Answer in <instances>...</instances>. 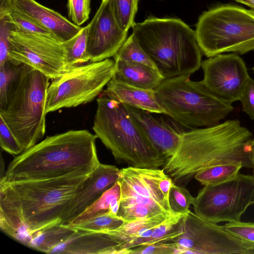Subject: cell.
I'll return each instance as SVG.
<instances>
[{
  "instance_id": "28",
  "label": "cell",
  "mask_w": 254,
  "mask_h": 254,
  "mask_svg": "<svg viewBox=\"0 0 254 254\" xmlns=\"http://www.w3.org/2000/svg\"><path fill=\"white\" fill-rule=\"evenodd\" d=\"M0 10L8 12L12 20L20 30L35 34L54 36L48 30L20 10L14 5L12 0H0Z\"/></svg>"
},
{
  "instance_id": "9",
  "label": "cell",
  "mask_w": 254,
  "mask_h": 254,
  "mask_svg": "<svg viewBox=\"0 0 254 254\" xmlns=\"http://www.w3.org/2000/svg\"><path fill=\"white\" fill-rule=\"evenodd\" d=\"M121 170L118 182L121 194L117 216L124 223L178 215L172 211L169 201L174 182L163 169L129 166Z\"/></svg>"
},
{
  "instance_id": "41",
  "label": "cell",
  "mask_w": 254,
  "mask_h": 254,
  "mask_svg": "<svg viewBox=\"0 0 254 254\" xmlns=\"http://www.w3.org/2000/svg\"><path fill=\"white\" fill-rule=\"evenodd\" d=\"M252 163H253V168L254 170V152L253 153V157H252Z\"/></svg>"
},
{
  "instance_id": "22",
  "label": "cell",
  "mask_w": 254,
  "mask_h": 254,
  "mask_svg": "<svg viewBox=\"0 0 254 254\" xmlns=\"http://www.w3.org/2000/svg\"><path fill=\"white\" fill-rule=\"evenodd\" d=\"M77 230L68 224L60 223L34 234L26 247L48 254L54 247L68 240Z\"/></svg>"
},
{
  "instance_id": "29",
  "label": "cell",
  "mask_w": 254,
  "mask_h": 254,
  "mask_svg": "<svg viewBox=\"0 0 254 254\" xmlns=\"http://www.w3.org/2000/svg\"><path fill=\"white\" fill-rule=\"evenodd\" d=\"M113 58L115 61L140 63L157 69L153 61L132 34L127 38Z\"/></svg>"
},
{
  "instance_id": "37",
  "label": "cell",
  "mask_w": 254,
  "mask_h": 254,
  "mask_svg": "<svg viewBox=\"0 0 254 254\" xmlns=\"http://www.w3.org/2000/svg\"><path fill=\"white\" fill-rule=\"evenodd\" d=\"M230 234L238 238L254 243V223L240 221L228 222L223 225Z\"/></svg>"
},
{
  "instance_id": "6",
  "label": "cell",
  "mask_w": 254,
  "mask_h": 254,
  "mask_svg": "<svg viewBox=\"0 0 254 254\" xmlns=\"http://www.w3.org/2000/svg\"><path fill=\"white\" fill-rule=\"evenodd\" d=\"M190 75L164 79L155 89L156 100L166 115L181 126L197 128L220 124L234 109Z\"/></svg>"
},
{
  "instance_id": "11",
  "label": "cell",
  "mask_w": 254,
  "mask_h": 254,
  "mask_svg": "<svg viewBox=\"0 0 254 254\" xmlns=\"http://www.w3.org/2000/svg\"><path fill=\"white\" fill-rule=\"evenodd\" d=\"M254 204V176L241 173L234 179L204 186L193 204L194 213L209 221H241L247 208Z\"/></svg>"
},
{
  "instance_id": "24",
  "label": "cell",
  "mask_w": 254,
  "mask_h": 254,
  "mask_svg": "<svg viewBox=\"0 0 254 254\" xmlns=\"http://www.w3.org/2000/svg\"><path fill=\"white\" fill-rule=\"evenodd\" d=\"M87 30L86 25L75 36L63 43L65 71L90 62L86 53Z\"/></svg>"
},
{
  "instance_id": "1",
  "label": "cell",
  "mask_w": 254,
  "mask_h": 254,
  "mask_svg": "<svg viewBox=\"0 0 254 254\" xmlns=\"http://www.w3.org/2000/svg\"><path fill=\"white\" fill-rule=\"evenodd\" d=\"M89 174L45 180L0 181V229L27 246L32 236L62 223L71 200Z\"/></svg>"
},
{
  "instance_id": "8",
  "label": "cell",
  "mask_w": 254,
  "mask_h": 254,
  "mask_svg": "<svg viewBox=\"0 0 254 254\" xmlns=\"http://www.w3.org/2000/svg\"><path fill=\"white\" fill-rule=\"evenodd\" d=\"M195 35L207 58L233 52L244 54L254 47V10L222 4L203 12L195 27Z\"/></svg>"
},
{
  "instance_id": "32",
  "label": "cell",
  "mask_w": 254,
  "mask_h": 254,
  "mask_svg": "<svg viewBox=\"0 0 254 254\" xmlns=\"http://www.w3.org/2000/svg\"><path fill=\"white\" fill-rule=\"evenodd\" d=\"M195 200L190 191L183 186L172 185L169 194V204L172 211L178 214H185L189 211L191 204Z\"/></svg>"
},
{
  "instance_id": "7",
  "label": "cell",
  "mask_w": 254,
  "mask_h": 254,
  "mask_svg": "<svg viewBox=\"0 0 254 254\" xmlns=\"http://www.w3.org/2000/svg\"><path fill=\"white\" fill-rule=\"evenodd\" d=\"M50 79L24 64L9 96L2 118L24 151L43 138L46 132V105Z\"/></svg>"
},
{
  "instance_id": "14",
  "label": "cell",
  "mask_w": 254,
  "mask_h": 254,
  "mask_svg": "<svg viewBox=\"0 0 254 254\" xmlns=\"http://www.w3.org/2000/svg\"><path fill=\"white\" fill-rule=\"evenodd\" d=\"M201 80L221 99L232 103L239 101L250 76L244 60L237 54H220L201 62Z\"/></svg>"
},
{
  "instance_id": "12",
  "label": "cell",
  "mask_w": 254,
  "mask_h": 254,
  "mask_svg": "<svg viewBox=\"0 0 254 254\" xmlns=\"http://www.w3.org/2000/svg\"><path fill=\"white\" fill-rule=\"evenodd\" d=\"M171 242L178 246L181 254H254V243L238 238L224 226L202 218L190 210L185 215L182 233Z\"/></svg>"
},
{
  "instance_id": "15",
  "label": "cell",
  "mask_w": 254,
  "mask_h": 254,
  "mask_svg": "<svg viewBox=\"0 0 254 254\" xmlns=\"http://www.w3.org/2000/svg\"><path fill=\"white\" fill-rule=\"evenodd\" d=\"M87 26L86 53L90 62L113 57L127 39V31L117 23L105 0H101Z\"/></svg>"
},
{
  "instance_id": "38",
  "label": "cell",
  "mask_w": 254,
  "mask_h": 254,
  "mask_svg": "<svg viewBox=\"0 0 254 254\" xmlns=\"http://www.w3.org/2000/svg\"><path fill=\"white\" fill-rule=\"evenodd\" d=\"M242 110L250 119L254 120V80L250 76L239 99Z\"/></svg>"
},
{
  "instance_id": "40",
  "label": "cell",
  "mask_w": 254,
  "mask_h": 254,
  "mask_svg": "<svg viewBox=\"0 0 254 254\" xmlns=\"http://www.w3.org/2000/svg\"><path fill=\"white\" fill-rule=\"evenodd\" d=\"M0 179H2L4 175H5V173H4V160L2 158V154H1H1H0Z\"/></svg>"
},
{
  "instance_id": "19",
  "label": "cell",
  "mask_w": 254,
  "mask_h": 254,
  "mask_svg": "<svg viewBox=\"0 0 254 254\" xmlns=\"http://www.w3.org/2000/svg\"><path fill=\"white\" fill-rule=\"evenodd\" d=\"M120 243L108 232L77 231L48 254H118Z\"/></svg>"
},
{
  "instance_id": "21",
  "label": "cell",
  "mask_w": 254,
  "mask_h": 254,
  "mask_svg": "<svg viewBox=\"0 0 254 254\" xmlns=\"http://www.w3.org/2000/svg\"><path fill=\"white\" fill-rule=\"evenodd\" d=\"M115 62L113 77L129 85L155 90L165 79L157 69L146 64L122 61Z\"/></svg>"
},
{
  "instance_id": "5",
  "label": "cell",
  "mask_w": 254,
  "mask_h": 254,
  "mask_svg": "<svg viewBox=\"0 0 254 254\" xmlns=\"http://www.w3.org/2000/svg\"><path fill=\"white\" fill-rule=\"evenodd\" d=\"M97 103L92 129L117 161L144 168L164 165L166 159L141 133L124 104L104 91Z\"/></svg>"
},
{
  "instance_id": "18",
  "label": "cell",
  "mask_w": 254,
  "mask_h": 254,
  "mask_svg": "<svg viewBox=\"0 0 254 254\" xmlns=\"http://www.w3.org/2000/svg\"><path fill=\"white\" fill-rule=\"evenodd\" d=\"M22 12L48 30L57 39L65 42L81 30L59 12L46 7L36 0H12Z\"/></svg>"
},
{
  "instance_id": "39",
  "label": "cell",
  "mask_w": 254,
  "mask_h": 254,
  "mask_svg": "<svg viewBox=\"0 0 254 254\" xmlns=\"http://www.w3.org/2000/svg\"><path fill=\"white\" fill-rule=\"evenodd\" d=\"M237 2L245 4L254 10V0H234Z\"/></svg>"
},
{
  "instance_id": "4",
  "label": "cell",
  "mask_w": 254,
  "mask_h": 254,
  "mask_svg": "<svg viewBox=\"0 0 254 254\" xmlns=\"http://www.w3.org/2000/svg\"><path fill=\"white\" fill-rule=\"evenodd\" d=\"M132 34L163 77L190 75L201 67L195 31L180 19L149 17L134 23Z\"/></svg>"
},
{
  "instance_id": "26",
  "label": "cell",
  "mask_w": 254,
  "mask_h": 254,
  "mask_svg": "<svg viewBox=\"0 0 254 254\" xmlns=\"http://www.w3.org/2000/svg\"><path fill=\"white\" fill-rule=\"evenodd\" d=\"M24 64L9 59L0 65V111L5 109Z\"/></svg>"
},
{
  "instance_id": "42",
  "label": "cell",
  "mask_w": 254,
  "mask_h": 254,
  "mask_svg": "<svg viewBox=\"0 0 254 254\" xmlns=\"http://www.w3.org/2000/svg\"><path fill=\"white\" fill-rule=\"evenodd\" d=\"M253 70L254 72V67L253 68Z\"/></svg>"
},
{
  "instance_id": "36",
  "label": "cell",
  "mask_w": 254,
  "mask_h": 254,
  "mask_svg": "<svg viewBox=\"0 0 254 254\" xmlns=\"http://www.w3.org/2000/svg\"><path fill=\"white\" fill-rule=\"evenodd\" d=\"M0 145L1 149L17 156L24 150L3 120L0 117Z\"/></svg>"
},
{
  "instance_id": "30",
  "label": "cell",
  "mask_w": 254,
  "mask_h": 254,
  "mask_svg": "<svg viewBox=\"0 0 254 254\" xmlns=\"http://www.w3.org/2000/svg\"><path fill=\"white\" fill-rule=\"evenodd\" d=\"M106 1L117 23L128 31L134 22L138 0H101Z\"/></svg>"
},
{
  "instance_id": "27",
  "label": "cell",
  "mask_w": 254,
  "mask_h": 254,
  "mask_svg": "<svg viewBox=\"0 0 254 254\" xmlns=\"http://www.w3.org/2000/svg\"><path fill=\"white\" fill-rule=\"evenodd\" d=\"M186 214H178L166 220L154 228L141 245L170 242L180 235L183 231Z\"/></svg>"
},
{
  "instance_id": "25",
  "label": "cell",
  "mask_w": 254,
  "mask_h": 254,
  "mask_svg": "<svg viewBox=\"0 0 254 254\" xmlns=\"http://www.w3.org/2000/svg\"><path fill=\"white\" fill-rule=\"evenodd\" d=\"M242 168L240 163L216 165L197 172L194 178L204 186L216 185L234 179Z\"/></svg>"
},
{
  "instance_id": "16",
  "label": "cell",
  "mask_w": 254,
  "mask_h": 254,
  "mask_svg": "<svg viewBox=\"0 0 254 254\" xmlns=\"http://www.w3.org/2000/svg\"><path fill=\"white\" fill-rule=\"evenodd\" d=\"M125 105L136 127L153 147L166 160L173 156L185 131L183 126L169 116L155 117L150 112Z\"/></svg>"
},
{
  "instance_id": "23",
  "label": "cell",
  "mask_w": 254,
  "mask_h": 254,
  "mask_svg": "<svg viewBox=\"0 0 254 254\" xmlns=\"http://www.w3.org/2000/svg\"><path fill=\"white\" fill-rule=\"evenodd\" d=\"M121 194V187L118 181L111 188L105 191L95 202L69 224L76 225L96 215L108 212L117 216L120 207Z\"/></svg>"
},
{
  "instance_id": "31",
  "label": "cell",
  "mask_w": 254,
  "mask_h": 254,
  "mask_svg": "<svg viewBox=\"0 0 254 254\" xmlns=\"http://www.w3.org/2000/svg\"><path fill=\"white\" fill-rule=\"evenodd\" d=\"M124 223L118 216L108 212L96 215L76 225L68 224L78 230L106 233L119 228Z\"/></svg>"
},
{
  "instance_id": "17",
  "label": "cell",
  "mask_w": 254,
  "mask_h": 254,
  "mask_svg": "<svg viewBox=\"0 0 254 254\" xmlns=\"http://www.w3.org/2000/svg\"><path fill=\"white\" fill-rule=\"evenodd\" d=\"M116 166L100 163L86 178L71 200L62 217V223L69 224L111 188L120 176Z\"/></svg>"
},
{
  "instance_id": "2",
  "label": "cell",
  "mask_w": 254,
  "mask_h": 254,
  "mask_svg": "<svg viewBox=\"0 0 254 254\" xmlns=\"http://www.w3.org/2000/svg\"><path fill=\"white\" fill-rule=\"evenodd\" d=\"M254 136L237 119L185 131L175 153L163 169L173 182L187 185L198 172L221 164L253 168Z\"/></svg>"
},
{
  "instance_id": "10",
  "label": "cell",
  "mask_w": 254,
  "mask_h": 254,
  "mask_svg": "<svg viewBox=\"0 0 254 254\" xmlns=\"http://www.w3.org/2000/svg\"><path fill=\"white\" fill-rule=\"evenodd\" d=\"M115 71V62L109 58L74 67L52 79L47 90L46 114L93 101Z\"/></svg>"
},
{
  "instance_id": "34",
  "label": "cell",
  "mask_w": 254,
  "mask_h": 254,
  "mask_svg": "<svg viewBox=\"0 0 254 254\" xmlns=\"http://www.w3.org/2000/svg\"><path fill=\"white\" fill-rule=\"evenodd\" d=\"M91 0H67L68 15L73 23L80 26L89 18Z\"/></svg>"
},
{
  "instance_id": "13",
  "label": "cell",
  "mask_w": 254,
  "mask_h": 254,
  "mask_svg": "<svg viewBox=\"0 0 254 254\" xmlns=\"http://www.w3.org/2000/svg\"><path fill=\"white\" fill-rule=\"evenodd\" d=\"M9 41L10 59L31 66L51 80L65 71L63 43L54 36L18 28L11 32Z\"/></svg>"
},
{
  "instance_id": "3",
  "label": "cell",
  "mask_w": 254,
  "mask_h": 254,
  "mask_svg": "<svg viewBox=\"0 0 254 254\" xmlns=\"http://www.w3.org/2000/svg\"><path fill=\"white\" fill-rule=\"evenodd\" d=\"M97 138L86 129L48 136L15 156L0 181L53 179L77 171L90 174L100 163Z\"/></svg>"
},
{
  "instance_id": "43",
  "label": "cell",
  "mask_w": 254,
  "mask_h": 254,
  "mask_svg": "<svg viewBox=\"0 0 254 254\" xmlns=\"http://www.w3.org/2000/svg\"><path fill=\"white\" fill-rule=\"evenodd\" d=\"M253 50H254V47H253Z\"/></svg>"
},
{
  "instance_id": "33",
  "label": "cell",
  "mask_w": 254,
  "mask_h": 254,
  "mask_svg": "<svg viewBox=\"0 0 254 254\" xmlns=\"http://www.w3.org/2000/svg\"><path fill=\"white\" fill-rule=\"evenodd\" d=\"M18 28L8 12L0 10V65L10 59L9 36Z\"/></svg>"
},
{
  "instance_id": "20",
  "label": "cell",
  "mask_w": 254,
  "mask_h": 254,
  "mask_svg": "<svg viewBox=\"0 0 254 254\" xmlns=\"http://www.w3.org/2000/svg\"><path fill=\"white\" fill-rule=\"evenodd\" d=\"M103 91L121 103L151 113L164 114L155 98L154 90L132 86L113 77Z\"/></svg>"
},
{
  "instance_id": "35",
  "label": "cell",
  "mask_w": 254,
  "mask_h": 254,
  "mask_svg": "<svg viewBox=\"0 0 254 254\" xmlns=\"http://www.w3.org/2000/svg\"><path fill=\"white\" fill-rule=\"evenodd\" d=\"M181 254L178 246L173 242L141 245L127 250L126 254Z\"/></svg>"
}]
</instances>
